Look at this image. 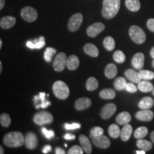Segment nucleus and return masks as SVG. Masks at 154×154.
I'll return each instance as SVG.
<instances>
[{"instance_id": "1", "label": "nucleus", "mask_w": 154, "mask_h": 154, "mask_svg": "<svg viewBox=\"0 0 154 154\" xmlns=\"http://www.w3.org/2000/svg\"><path fill=\"white\" fill-rule=\"evenodd\" d=\"M121 7V0H103L102 16L105 19H111L118 14Z\"/></svg>"}, {"instance_id": "2", "label": "nucleus", "mask_w": 154, "mask_h": 154, "mask_svg": "<svg viewBox=\"0 0 154 154\" xmlns=\"http://www.w3.org/2000/svg\"><path fill=\"white\" fill-rule=\"evenodd\" d=\"M3 141L5 145L8 147H20L25 143V137L21 132H10L5 135Z\"/></svg>"}, {"instance_id": "3", "label": "nucleus", "mask_w": 154, "mask_h": 154, "mask_svg": "<svg viewBox=\"0 0 154 154\" xmlns=\"http://www.w3.org/2000/svg\"><path fill=\"white\" fill-rule=\"evenodd\" d=\"M53 92L55 96L59 99L64 100L69 97L70 91L66 83L62 81H57L53 84Z\"/></svg>"}, {"instance_id": "4", "label": "nucleus", "mask_w": 154, "mask_h": 154, "mask_svg": "<svg viewBox=\"0 0 154 154\" xmlns=\"http://www.w3.org/2000/svg\"><path fill=\"white\" fill-rule=\"evenodd\" d=\"M129 36L133 42L138 44H143L146 41V35L144 31L141 28L136 25H133L128 31Z\"/></svg>"}, {"instance_id": "5", "label": "nucleus", "mask_w": 154, "mask_h": 154, "mask_svg": "<svg viewBox=\"0 0 154 154\" xmlns=\"http://www.w3.org/2000/svg\"><path fill=\"white\" fill-rule=\"evenodd\" d=\"M34 122L38 126L50 124L53 121V116L47 111H40L34 116Z\"/></svg>"}, {"instance_id": "6", "label": "nucleus", "mask_w": 154, "mask_h": 154, "mask_svg": "<svg viewBox=\"0 0 154 154\" xmlns=\"http://www.w3.org/2000/svg\"><path fill=\"white\" fill-rule=\"evenodd\" d=\"M21 16L24 21L27 22H33L38 18V13L32 7H25L21 11Z\"/></svg>"}, {"instance_id": "7", "label": "nucleus", "mask_w": 154, "mask_h": 154, "mask_svg": "<svg viewBox=\"0 0 154 154\" xmlns=\"http://www.w3.org/2000/svg\"><path fill=\"white\" fill-rule=\"evenodd\" d=\"M83 15L81 13H76L69 19L68 22V29L70 32H76L83 22Z\"/></svg>"}, {"instance_id": "8", "label": "nucleus", "mask_w": 154, "mask_h": 154, "mask_svg": "<svg viewBox=\"0 0 154 154\" xmlns=\"http://www.w3.org/2000/svg\"><path fill=\"white\" fill-rule=\"evenodd\" d=\"M66 55L63 52H60L56 56L53 62V67L56 72H62L66 66Z\"/></svg>"}, {"instance_id": "9", "label": "nucleus", "mask_w": 154, "mask_h": 154, "mask_svg": "<svg viewBox=\"0 0 154 154\" xmlns=\"http://www.w3.org/2000/svg\"><path fill=\"white\" fill-rule=\"evenodd\" d=\"M92 140V143L97 148L102 149H106L111 146V141L109 138L104 135L98 136V137H92L90 136Z\"/></svg>"}, {"instance_id": "10", "label": "nucleus", "mask_w": 154, "mask_h": 154, "mask_svg": "<svg viewBox=\"0 0 154 154\" xmlns=\"http://www.w3.org/2000/svg\"><path fill=\"white\" fill-rule=\"evenodd\" d=\"M105 29V25L101 22L94 23L91 26H89L86 30V33L90 37H96L99 35L101 32H103Z\"/></svg>"}, {"instance_id": "11", "label": "nucleus", "mask_w": 154, "mask_h": 154, "mask_svg": "<svg viewBox=\"0 0 154 154\" xmlns=\"http://www.w3.org/2000/svg\"><path fill=\"white\" fill-rule=\"evenodd\" d=\"M116 109L117 107L114 103H107L101 109V112H100V116H101V117L103 119H110L114 114L116 111Z\"/></svg>"}, {"instance_id": "12", "label": "nucleus", "mask_w": 154, "mask_h": 154, "mask_svg": "<svg viewBox=\"0 0 154 154\" xmlns=\"http://www.w3.org/2000/svg\"><path fill=\"white\" fill-rule=\"evenodd\" d=\"M25 145L29 150L35 149L38 146V139L36 135L33 132H28L25 137Z\"/></svg>"}, {"instance_id": "13", "label": "nucleus", "mask_w": 154, "mask_h": 154, "mask_svg": "<svg viewBox=\"0 0 154 154\" xmlns=\"http://www.w3.org/2000/svg\"><path fill=\"white\" fill-rule=\"evenodd\" d=\"M153 116V112L149 109H141L136 113V118L140 121H151Z\"/></svg>"}, {"instance_id": "14", "label": "nucleus", "mask_w": 154, "mask_h": 154, "mask_svg": "<svg viewBox=\"0 0 154 154\" xmlns=\"http://www.w3.org/2000/svg\"><path fill=\"white\" fill-rule=\"evenodd\" d=\"M144 60H145V56L143 53L136 54L131 61L133 67L137 70H141L144 65Z\"/></svg>"}, {"instance_id": "15", "label": "nucleus", "mask_w": 154, "mask_h": 154, "mask_svg": "<svg viewBox=\"0 0 154 154\" xmlns=\"http://www.w3.org/2000/svg\"><path fill=\"white\" fill-rule=\"evenodd\" d=\"M91 105V100L87 97H82L77 99L75 102V109L77 111H84Z\"/></svg>"}, {"instance_id": "16", "label": "nucleus", "mask_w": 154, "mask_h": 154, "mask_svg": "<svg viewBox=\"0 0 154 154\" xmlns=\"http://www.w3.org/2000/svg\"><path fill=\"white\" fill-rule=\"evenodd\" d=\"M16 24V19L12 16H6L1 18L0 26L4 29H9L14 26Z\"/></svg>"}, {"instance_id": "17", "label": "nucleus", "mask_w": 154, "mask_h": 154, "mask_svg": "<svg viewBox=\"0 0 154 154\" xmlns=\"http://www.w3.org/2000/svg\"><path fill=\"white\" fill-rule=\"evenodd\" d=\"M79 139L80 144L82 146L84 151L87 154L91 153L92 146L91 142H90V140L87 136H86L85 135H80Z\"/></svg>"}, {"instance_id": "18", "label": "nucleus", "mask_w": 154, "mask_h": 154, "mask_svg": "<svg viewBox=\"0 0 154 154\" xmlns=\"http://www.w3.org/2000/svg\"><path fill=\"white\" fill-rule=\"evenodd\" d=\"M125 76L128 80L133 83H138L141 82V78H140L139 73L135 72L134 69H126L125 71Z\"/></svg>"}, {"instance_id": "19", "label": "nucleus", "mask_w": 154, "mask_h": 154, "mask_svg": "<svg viewBox=\"0 0 154 154\" xmlns=\"http://www.w3.org/2000/svg\"><path fill=\"white\" fill-rule=\"evenodd\" d=\"M79 66V59L76 55H71L66 61V67L69 70L74 71Z\"/></svg>"}, {"instance_id": "20", "label": "nucleus", "mask_w": 154, "mask_h": 154, "mask_svg": "<svg viewBox=\"0 0 154 154\" xmlns=\"http://www.w3.org/2000/svg\"><path fill=\"white\" fill-rule=\"evenodd\" d=\"M84 51L86 54L92 57H97L99 54V51L98 48L93 44L88 43L84 45Z\"/></svg>"}, {"instance_id": "21", "label": "nucleus", "mask_w": 154, "mask_h": 154, "mask_svg": "<svg viewBox=\"0 0 154 154\" xmlns=\"http://www.w3.org/2000/svg\"><path fill=\"white\" fill-rule=\"evenodd\" d=\"M131 120V116L130 113L127 111L120 113L116 118V121L119 125H126L128 124Z\"/></svg>"}, {"instance_id": "22", "label": "nucleus", "mask_w": 154, "mask_h": 154, "mask_svg": "<svg viewBox=\"0 0 154 154\" xmlns=\"http://www.w3.org/2000/svg\"><path fill=\"white\" fill-rule=\"evenodd\" d=\"M133 133V128L130 124H127L124 125L123 128L121 131V138L123 141H127L129 140Z\"/></svg>"}, {"instance_id": "23", "label": "nucleus", "mask_w": 154, "mask_h": 154, "mask_svg": "<svg viewBox=\"0 0 154 154\" xmlns=\"http://www.w3.org/2000/svg\"><path fill=\"white\" fill-rule=\"evenodd\" d=\"M118 73V69L114 63H109L105 69V76L108 79H113L116 77Z\"/></svg>"}, {"instance_id": "24", "label": "nucleus", "mask_w": 154, "mask_h": 154, "mask_svg": "<svg viewBox=\"0 0 154 154\" xmlns=\"http://www.w3.org/2000/svg\"><path fill=\"white\" fill-rule=\"evenodd\" d=\"M154 104L153 99L151 97H144L140 100L139 103H138V107L140 109H150L153 107Z\"/></svg>"}, {"instance_id": "25", "label": "nucleus", "mask_w": 154, "mask_h": 154, "mask_svg": "<svg viewBox=\"0 0 154 154\" xmlns=\"http://www.w3.org/2000/svg\"><path fill=\"white\" fill-rule=\"evenodd\" d=\"M138 88L141 92L147 93V92L152 91L153 89V85L149 81L143 80L138 84Z\"/></svg>"}, {"instance_id": "26", "label": "nucleus", "mask_w": 154, "mask_h": 154, "mask_svg": "<svg viewBox=\"0 0 154 154\" xmlns=\"http://www.w3.org/2000/svg\"><path fill=\"white\" fill-rule=\"evenodd\" d=\"M126 8L131 11H138L140 8L139 0H126L125 1Z\"/></svg>"}, {"instance_id": "27", "label": "nucleus", "mask_w": 154, "mask_h": 154, "mask_svg": "<svg viewBox=\"0 0 154 154\" xmlns=\"http://www.w3.org/2000/svg\"><path fill=\"white\" fill-rule=\"evenodd\" d=\"M99 96L102 99H113L116 97V91L112 88H104L99 93Z\"/></svg>"}, {"instance_id": "28", "label": "nucleus", "mask_w": 154, "mask_h": 154, "mask_svg": "<svg viewBox=\"0 0 154 154\" xmlns=\"http://www.w3.org/2000/svg\"><path fill=\"white\" fill-rule=\"evenodd\" d=\"M136 146L138 149L140 150H143L145 151H149L152 149V143L151 142L149 141V140L142 139L140 138L137 140V143H136Z\"/></svg>"}, {"instance_id": "29", "label": "nucleus", "mask_w": 154, "mask_h": 154, "mask_svg": "<svg viewBox=\"0 0 154 154\" xmlns=\"http://www.w3.org/2000/svg\"><path fill=\"white\" fill-rule=\"evenodd\" d=\"M98 86H99V82L94 77H89L87 81H86V87L88 91H94V90H96L98 88Z\"/></svg>"}, {"instance_id": "30", "label": "nucleus", "mask_w": 154, "mask_h": 154, "mask_svg": "<svg viewBox=\"0 0 154 154\" xmlns=\"http://www.w3.org/2000/svg\"><path fill=\"white\" fill-rule=\"evenodd\" d=\"M127 85V82L126 79L124 78V77H118L114 81V83H113V86H114L115 88L118 91H121L123 89H126Z\"/></svg>"}, {"instance_id": "31", "label": "nucleus", "mask_w": 154, "mask_h": 154, "mask_svg": "<svg viewBox=\"0 0 154 154\" xmlns=\"http://www.w3.org/2000/svg\"><path fill=\"white\" fill-rule=\"evenodd\" d=\"M103 47L108 51H112L116 47V43L114 39L111 36H106L104 39H103Z\"/></svg>"}, {"instance_id": "32", "label": "nucleus", "mask_w": 154, "mask_h": 154, "mask_svg": "<svg viewBox=\"0 0 154 154\" xmlns=\"http://www.w3.org/2000/svg\"><path fill=\"white\" fill-rule=\"evenodd\" d=\"M121 129L116 124H111L109 128V134L111 138H117L121 135Z\"/></svg>"}, {"instance_id": "33", "label": "nucleus", "mask_w": 154, "mask_h": 154, "mask_svg": "<svg viewBox=\"0 0 154 154\" xmlns=\"http://www.w3.org/2000/svg\"><path fill=\"white\" fill-rule=\"evenodd\" d=\"M148 133H149V130L145 126H140L134 132V137L137 139H140V138H143L147 136Z\"/></svg>"}, {"instance_id": "34", "label": "nucleus", "mask_w": 154, "mask_h": 154, "mask_svg": "<svg viewBox=\"0 0 154 154\" xmlns=\"http://www.w3.org/2000/svg\"><path fill=\"white\" fill-rule=\"evenodd\" d=\"M57 53V50H56L54 48L52 47H48L47 49L44 51V58L45 59V61L47 62H51V60H52V57L54 54Z\"/></svg>"}, {"instance_id": "35", "label": "nucleus", "mask_w": 154, "mask_h": 154, "mask_svg": "<svg viewBox=\"0 0 154 154\" xmlns=\"http://www.w3.org/2000/svg\"><path fill=\"white\" fill-rule=\"evenodd\" d=\"M11 123V121L9 115L5 113H2L1 116H0V124H1V126L5 127V128H7V127L10 126Z\"/></svg>"}, {"instance_id": "36", "label": "nucleus", "mask_w": 154, "mask_h": 154, "mask_svg": "<svg viewBox=\"0 0 154 154\" xmlns=\"http://www.w3.org/2000/svg\"><path fill=\"white\" fill-rule=\"evenodd\" d=\"M113 60L119 63H124L126 60V56H125L124 52L120 51V50H117L113 53Z\"/></svg>"}, {"instance_id": "37", "label": "nucleus", "mask_w": 154, "mask_h": 154, "mask_svg": "<svg viewBox=\"0 0 154 154\" xmlns=\"http://www.w3.org/2000/svg\"><path fill=\"white\" fill-rule=\"evenodd\" d=\"M138 73H139L141 79L143 80L150 81L154 79V73L153 72H151V71L142 70L141 69Z\"/></svg>"}, {"instance_id": "38", "label": "nucleus", "mask_w": 154, "mask_h": 154, "mask_svg": "<svg viewBox=\"0 0 154 154\" xmlns=\"http://www.w3.org/2000/svg\"><path fill=\"white\" fill-rule=\"evenodd\" d=\"M103 134V129L101 127L96 126L92 128L90 131V136L92 137H98Z\"/></svg>"}, {"instance_id": "39", "label": "nucleus", "mask_w": 154, "mask_h": 154, "mask_svg": "<svg viewBox=\"0 0 154 154\" xmlns=\"http://www.w3.org/2000/svg\"><path fill=\"white\" fill-rule=\"evenodd\" d=\"M33 42L34 44V49H40L45 46V40L44 36H40L38 39L36 38L33 40Z\"/></svg>"}, {"instance_id": "40", "label": "nucleus", "mask_w": 154, "mask_h": 154, "mask_svg": "<svg viewBox=\"0 0 154 154\" xmlns=\"http://www.w3.org/2000/svg\"><path fill=\"white\" fill-rule=\"evenodd\" d=\"M84 150L79 146H74L68 151L69 154H83Z\"/></svg>"}, {"instance_id": "41", "label": "nucleus", "mask_w": 154, "mask_h": 154, "mask_svg": "<svg viewBox=\"0 0 154 154\" xmlns=\"http://www.w3.org/2000/svg\"><path fill=\"white\" fill-rule=\"evenodd\" d=\"M42 131L44 135V136L48 139H51L54 136V132L51 130H47L46 128H42Z\"/></svg>"}, {"instance_id": "42", "label": "nucleus", "mask_w": 154, "mask_h": 154, "mask_svg": "<svg viewBox=\"0 0 154 154\" xmlns=\"http://www.w3.org/2000/svg\"><path fill=\"white\" fill-rule=\"evenodd\" d=\"M81 124L79 123H73L72 124H64V128L66 130H75L77 128H81Z\"/></svg>"}, {"instance_id": "43", "label": "nucleus", "mask_w": 154, "mask_h": 154, "mask_svg": "<svg viewBox=\"0 0 154 154\" xmlns=\"http://www.w3.org/2000/svg\"><path fill=\"white\" fill-rule=\"evenodd\" d=\"M138 89V88H137V87H136L133 83H127L126 90L128 92H129V93H132V94L136 93Z\"/></svg>"}, {"instance_id": "44", "label": "nucleus", "mask_w": 154, "mask_h": 154, "mask_svg": "<svg viewBox=\"0 0 154 154\" xmlns=\"http://www.w3.org/2000/svg\"><path fill=\"white\" fill-rule=\"evenodd\" d=\"M51 104V102L47 101V100H44V101H42V103L40 104H38L36 106V109H38L39 108H42V109H46Z\"/></svg>"}, {"instance_id": "45", "label": "nucleus", "mask_w": 154, "mask_h": 154, "mask_svg": "<svg viewBox=\"0 0 154 154\" xmlns=\"http://www.w3.org/2000/svg\"><path fill=\"white\" fill-rule=\"evenodd\" d=\"M147 27L150 31H151L152 32H154V19L151 18L149 19V20L147 21Z\"/></svg>"}, {"instance_id": "46", "label": "nucleus", "mask_w": 154, "mask_h": 154, "mask_svg": "<svg viewBox=\"0 0 154 154\" xmlns=\"http://www.w3.org/2000/svg\"><path fill=\"white\" fill-rule=\"evenodd\" d=\"M63 138L66 140H74L75 138H76V136H75L74 134H66V135H64Z\"/></svg>"}, {"instance_id": "47", "label": "nucleus", "mask_w": 154, "mask_h": 154, "mask_svg": "<svg viewBox=\"0 0 154 154\" xmlns=\"http://www.w3.org/2000/svg\"><path fill=\"white\" fill-rule=\"evenodd\" d=\"M51 151V146L50 145H46L43 148V149H42V152H43V153H45V154L49 153Z\"/></svg>"}, {"instance_id": "48", "label": "nucleus", "mask_w": 154, "mask_h": 154, "mask_svg": "<svg viewBox=\"0 0 154 154\" xmlns=\"http://www.w3.org/2000/svg\"><path fill=\"white\" fill-rule=\"evenodd\" d=\"M55 153L56 154H65L66 153V152H65L64 150L61 149V148L57 147L55 149Z\"/></svg>"}, {"instance_id": "49", "label": "nucleus", "mask_w": 154, "mask_h": 154, "mask_svg": "<svg viewBox=\"0 0 154 154\" xmlns=\"http://www.w3.org/2000/svg\"><path fill=\"white\" fill-rule=\"evenodd\" d=\"M26 47L29 48V49H34V44L33 41H28L26 42Z\"/></svg>"}, {"instance_id": "50", "label": "nucleus", "mask_w": 154, "mask_h": 154, "mask_svg": "<svg viewBox=\"0 0 154 154\" xmlns=\"http://www.w3.org/2000/svg\"><path fill=\"white\" fill-rule=\"evenodd\" d=\"M5 5V0H0V9H2Z\"/></svg>"}, {"instance_id": "51", "label": "nucleus", "mask_w": 154, "mask_h": 154, "mask_svg": "<svg viewBox=\"0 0 154 154\" xmlns=\"http://www.w3.org/2000/svg\"><path fill=\"white\" fill-rule=\"evenodd\" d=\"M137 154H145L146 153V151H143V150H138V151H136V152Z\"/></svg>"}, {"instance_id": "52", "label": "nucleus", "mask_w": 154, "mask_h": 154, "mask_svg": "<svg viewBox=\"0 0 154 154\" xmlns=\"http://www.w3.org/2000/svg\"><path fill=\"white\" fill-rule=\"evenodd\" d=\"M150 54H151V57L153 58V59H154V47L152 48L151 51H150Z\"/></svg>"}, {"instance_id": "53", "label": "nucleus", "mask_w": 154, "mask_h": 154, "mask_svg": "<svg viewBox=\"0 0 154 154\" xmlns=\"http://www.w3.org/2000/svg\"><path fill=\"white\" fill-rule=\"evenodd\" d=\"M151 138L152 142H153V143L154 144V131H153L151 132Z\"/></svg>"}, {"instance_id": "54", "label": "nucleus", "mask_w": 154, "mask_h": 154, "mask_svg": "<svg viewBox=\"0 0 154 154\" xmlns=\"http://www.w3.org/2000/svg\"><path fill=\"white\" fill-rule=\"evenodd\" d=\"M0 153H1V154L5 153V150H4L2 146H0Z\"/></svg>"}, {"instance_id": "55", "label": "nucleus", "mask_w": 154, "mask_h": 154, "mask_svg": "<svg viewBox=\"0 0 154 154\" xmlns=\"http://www.w3.org/2000/svg\"><path fill=\"white\" fill-rule=\"evenodd\" d=\"M2 63L0 61V73H2Z\"/></svg>"}, {"instance_id": "56", "label": "nucleus", "mask_w": 154, "mask_h": 154, "mask_svg": "<svg viewBox=\"0 0 154 154\" xmlns=\"http://www.w3.org/2000/svg\"><path fill=\"white\" fill-rule=\"evenodd\" d=\"M2 41L0 40V49H2Z\"/></svg>"}, {"instance_id": "57", "label": "nucleus", "mask_w": 154, "mask_h": 154, "mask_svg": "<svg viewBox=\"0 0 154 154\" xmlns=\"http://www.w3.org/2000/svg\"><path fill=\"white\" fill-rule=\"evenodd\" d=\"M152 66H153V67L154 68V59H153V62H152Z\"/></svg>"}, {"instance_id": "58", "label": "nucleus", "mask_w": 154, "mask_h": 154, "mask_svg": "<svg viewBox=\"0 0 154 154\" xmlns=\"http://www.w3.org/2000/svg\"><path fill=\"white\" fill-rule=\"evenodd\" d=\"M152 92H153V95L154 96V88H153V91H152Z\"/></svg>"}, {"instance_id": "59", "label": "nucleus", "mask_w": 154, "mask_h": 154, "mask_svg": "<svg viewBox=\"0 0 154 154\" xmlns=\"http://www.w3.org/2000/svg\"><path fill=\"white\" fill-rule=\"evenodd\" d=\"M64 146H65V147H66H66H67V146H67V144H66V143H65V144H64Z\"/></svg>"}]
</instances>
